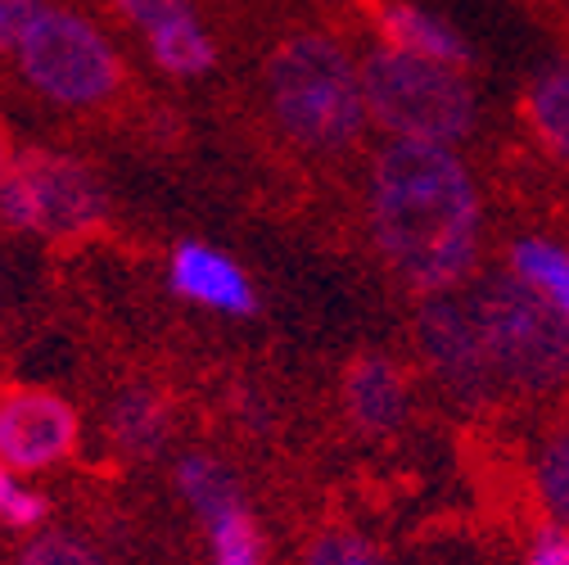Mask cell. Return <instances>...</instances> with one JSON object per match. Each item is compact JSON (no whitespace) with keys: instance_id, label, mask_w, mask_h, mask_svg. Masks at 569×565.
Returning a JSON list of instances; mask_svg holds the SVG:
<instances>
[{"instance_id":"23","label":"cell","mask_w":569,"mask_h":565,"mask_svg":"<svg viewBox=\"0 0 569 565\" xmlns=\"http://www.w3.org/2000/svg\"><path fill=\"white\" fill-rule=\"evenodd\" d=\"M525 565H569V529L542 521L525 547Z\"/></svg>"},{"instance_id":"17","label":"cell","mask_w":569,"mask_h":565,"mask_svg":"<svg viewBox=\"0 0 569 565\" xmlns=\"http://www.w3.org/2000/svg\"><path fill=\"white\" fill-rule=\"evenodd\" d=\"M533 493L551 525L569 529V426L551 430L533 453Z\"/></svg>"},{"instance_id":"18","label":"cell","mask_w":569,"mask_h":565,"mask_svg":"<svg viewBox=\"0 0 569 565\" xmlns=\"http://www.w3.org/2000/svg\"><path fill=\"white\" fill-rule=\"evenodd\" d=\"M208 547H212V565H271L267 543H262V534L244 507H236L222 521L208 525Z\"/></svg>"},{"instance_id":"1","label":"cell","mask_w":569,"mask_h":565,"mask_svg":"<svg viewBox=\"0 0 569 565\" xmlns=\"http://www.w3.org/2000/svg\"><path fill=\"white\" fill-rule=\"evenodd\" d=\"M371 231L393 276L420 299L466 290L483 245V199L457 150L385 140L371 163Z\"/></svg>"},{"instance_id":"3","label":"cell","mask_w":569,"mask_h":565,"mask_svg":"<svg viewBox=\"0 0 569 565\" xmlns=\"http://www.w3.org/2000/svg\"><path fill=\"white\" fill-rule=\"evenodd\" d=\"M461 295L507 394L547 398L569 380V326L516 271H483Z\"/></svg>"},{"instance_id":"13","label":"cell","mask_w":569,"mask_h":565,"mask_svg":"<svg viewBox=\"0 0 569 565\" xmlns=\"http://www.w3.org/2000/svg\"><path fill=\"white\" fill-rule=\"evenodd\" d=\"M507 271H516L525 286L569 326V249L560 240L547 236H520L511 245V262Z\"/></svg>"},{"instance_id":"7","label":"cell","mask_w":569,"mask_h":565,"mask_svg":"<svg viewBox=\"0 0 569 565\" xmlns=\"http://www.w3.org/2000/svg\"><path fill=\"white\" fill-rule=\"evenodd\" d=\"M416 348L430 376L461 403V407H488L507 389L497 380L488 348L479 339V326L470 317L466 295H430L416 313Z\"/></svg>"},{"instance_id":"21","label":"cell","mask_w":569,"mask_h":565,"mask_svg":"<svg viewBox=\"0 0 569 565\" xmlns=\"http://www.w3.org/2000/svg\"><path fill=\"white\" fill-rule=\"evenodd\" d=\"M19 565H104L87 543H78L73 534H41L28 543Z\"/></svg>"},{"instance_id":"19","label":"cell","mask_w":569,"mask_h":565,"mask_svg":"<svg viewBox=\"0 0 569 565\" xmlns=\"http://www.w3.org/2000/svg\"><path fill=\"white\" fill-rule=\"evenodd\" d=\"M46 512H50V503L41 498V493H32L19 479V470L0 466V521L14 525V529H32V525L46 521Z\"/></svg>"},{"instance_id":"6","label":"cell","mask_w":569,"mask_h":565,"mask_svg":"<svg viewBox=\"0 0 569 565\" xmlns=\"http://www.w3.org/2000/svg\"><path fill=\"white\" fill-rule=\"evenodd\" d=\"M109 218L104 186L87 163L54 150H28L10 163L0 186V222L10 231L73 240L96 231Z\"/></svg>"},{"instance_id":"22","label":"cell","mask_w":569,"mask_h":565,"mask_svg":"<svg viewBox=\"0 0 569 565\" xmlns=\"http://www.w3.org/2000/svg\"><path fill=\"white\" fill-rule=\"evenodd\" d=\"M41 14L46 0H0V50H19V41Z\"/></svg>"},{"instance_id":"8","label":"cell","mask_w":569,"mask_h":565,"mask_svg":"<svg viewBox=\"0 0 569 565\" xmlns=\"http://www.w3.org/2000/svg\"><path fill=\"white\" fill-rule=\"evenodd\" d=\"M82 420L73 403L50 389H6L0 394V466L46 470L73 457Z\"/></svg>"},{"instance_id":"11","label":"cell","mask_w":569,"mask_h":565,"mask_svg":"<svg viewBox=\"0 0 569 565\" xmlns=\"http://www.w3.org/2000/svg\"><path fill=\"white\" fill-rule=\"evenodd\" d=\"M380 37H385V46H393L402 54L452 63V68H470V59H475L466 37L448 19L411 6V0H385L380 6Z\"/></svg>"},{"instance_id":"16","label":"cell","mask_w":569,"mask_h":565,"mask_svg":"<svg viewBox=\"0 0 569 565\" xmlns=\"http://www.w3.org/2000/svg\"><path fill=\"white\" fill-rule=\"evenodd\" d=\"M177 484H181V498L194 507V516H203V525L212 521H222L227 512L244 507L240 503V488L231 479V470L222 462H212L208 453H190L181 457L177 466Z\"/></svg>"},{"instance_id":"24","label":"cell","mask_w":569,"mask_h":565,"mask_svg":"<svg viewBox=\"0 0 569 565\" xmlns=\"http://www.w3.org/2000/svg\"><path fill=\"white\" fill-rule=\"evenodd\" d=\"M10 146H6V131H0V186H6V177H10Z\"/></svg>"},{"instance_id":"4","label":"cell","mask_w":569,"mask_h":565,"mask_svg":"<svg viewBox=\"0 0 569 565\" xmlns=\"http://www.w3.org/2000/svg\"><path fill=\"white\" fill-rule=\"evenodd\" d=\"M362 87L367 113L389 140H425L452 150L479 127V96L466 68L380 46L362 63Z\"/></svg>"},{"instance_id":"5","label":"cell","mask_w":569,"mask_h":565,"mask_svg":"<svg viewBox=\"0 0 569 565\" xmlns=\"http://www.w3.org/2000/svg\"><path fill=\"white\" fill-rule=\"evenodd\" d=\"M14 59L32 91L68 109H96L122 87V59L109 37L91 19L59 6H46V14L19 41Z\"/></svg>"},{"instance_id":"2","label":"cell","mask_w":569,"mask_h":565,"mask_svg":"<svg viewBox=\"0 0 569 565\" xmlns=\"http://www.w3.org/2000/svg\"><path fill=\"white\" fill-rule=\"evenodd\" d=\"M267 100L276 122L308 150H343L367 127L362 63L335 37L299 32L267 59Z\"/></svg>"},{"instance_id":"12","label":"cell","mask_w":569,"mask_h":565,"mask_svg":"<svg viewBox=\"0 0 569 565\" xmlns=\"http://www.w3.org/2000/svg\"><path fill=\"white\" fill-rule=\"evenodd\" d=\"M146 41H150V54L159 59V68L172 78H199L212 68V37L199 23L190 0H172V6L146 28Z\"/></svg>"},{"instance_id":"10","label":"cell","mask_w":569,"mask_h":565,"mask_svg":"<svg viewBox=\"0 0 569 565\" xmlns=\"http://www.w3.org/2000/svg\"><path fill=\"white\" fill-rule=\"evenodd\" d=\"M343 407L362 435H393L411 416V385L385 353H367L343 371Z\"/></svg>"},{"instance_id":"20","label":"cell","mask_w":569,"mask_h":565,"mask_svg":"<svg viewBox=\"0 0 569 565\" xmlns=\"http://www.w3.org/2000/svg\"><path fill=\"white\" fill-rule=\"evenodd\" d=\"M303 565H385L380 552L362 538V534H348V529H326L312 547Z\"/></svg>"},{"instance_id":"14","label":"cell","mask_w":569,"mask_h":565,"mask_svg":"<svg viewBox=\"0 0 569 565\" xmlns=\"http://www.w3.org/2000/svg\"><path fill=\"white\" fill-rule=\"evenodd\" d=\"M109 435L131 457H154L168 439V407L150 389H122L109 407Z\"/></svg>"},{"instance_id":"9","label":"cell","mask_w":569,"mask_h":565,"mask_svg":"<svg viewBox=\"0 0 569 565\" xmlns=\"http://www.w3.org/2000/svg\"><path fill=\"white\" fill-rule=\"evenodd\" d=\"M168 280L172 290L199 308H212V313H231V317H249L258 308V295L249 286V276L236 258L208 249V245H177L172 254V267H168Z\"/></svg>"},{"instance_id":"15","label":"cell","mask_w":569,"mask_h":565,"mask_svg":"<svg viewBox=\"0 0 569 565\" xmlns=\"http://www.w3.org/2000/svg\"><path fill=\"white\" fill-rule=\"evenodd\" d=\"M529 122L542 146L569 163V63H547L529 87Z\"/></svg>"}]
</instances>
